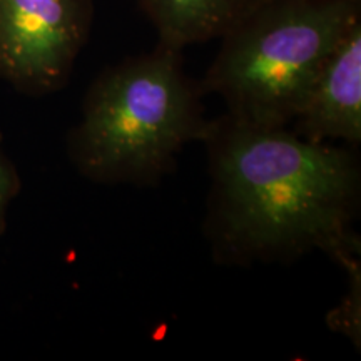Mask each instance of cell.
Listing matches in <instances>:
<instances>
[{"label": "cell", "mask_w": 361, "mask_h": 361, "mask_svg": "<svg viewBox=\"0 0 361 361\" xmlns=\"http://www.w3.org/2000/svg\"><path fill=\"white\" fill-rule=\"evenodd\" d=\"M202 142L211 174L206 236L218 263L291 261L311 251L345 268L360 263L353 149L229 114L211 121Z\"/></svg>", "instance_id": "cell-1"}, {"label": "cell", "mask_w": 361, "mask_h": 361, "mask_svg": "<svg viewBox=\"0 0 361 361\" xmlns=\"http://www.w3.org/2000/svg\"><path fill=\"white\" fill-rule=\"evenodd\" d=\"M202 96L180 49L168 44L109 67L90 84L82 119L71 133L75 169L101 184H156L184 146L204 141L211 121Z\"/></svg>", "instance_id": "cell-2"}, {"label": "cell", "mask_w": 361, "mask_h": 361, "mask_svg": "<svg viewBox=\"0 0 361 361\" xmlns=\"http://www.w3.org/2000/svg\"><path fill=\"white\" fill-rule=\"evenodd\" d=\"M361 0H261L221 37L200 82L228 114L259 126H290L316 75L353 27Z\"/></svg>", "instance_id": "cell-3"}, {"label": "cell", "mask_w": 361, "mask_h": 361, "mask_svg": "<svg viewBox=\"0 0 361 361\" xmlns=\"http://www.w3.org/2000/svg\"><path fill=\"white\" fill-rule=\"evenodd\" d=\"M92 17L94 0H0V79L29 96L64 87Z\"/></svg>", "instance_id": "cell-4"}, {"label": "cell", "mask_w": 361, "mask_h": 361, "mask_svg": "<svg viewBox=\"0 0 361 361\" xmlns=\"http://www.w3.org/2000/svg\"><path fill=\"white\" fill-rule=\"evenodd\" d=\"M290 128L313 142H361V22L316 75Z\"/></svg>", "instance_id": "cell-5"}, {"label": "cell", "mask_w": 361, "mask_h": 361, "mask_svg": "<svg viewBox=\"0 0 361 361\" xmlns=\"http://www.w3.org/2000/svg\"><path fill=\"white\" fill-rule=\"evenodd\" d=\"M261 0H139L159 42L180 49L221 39Z\"/></svg>", "instance_id": "cell-6"}, {"label": "cell", "mask_w": 361, "mask_h": 361, "mask_svg": "<svg viewBox=\"0 0 361 361\" xmlns=\"http://www.w3.org/2000/svg\"><path fill=\"white\" fill-rule=\"evenodd\" d=\"M20 189V179L8 157L0 149V234L6 229L7 209Z\"/></svg>", "instance_id": "cell-7"}]
</instances>
